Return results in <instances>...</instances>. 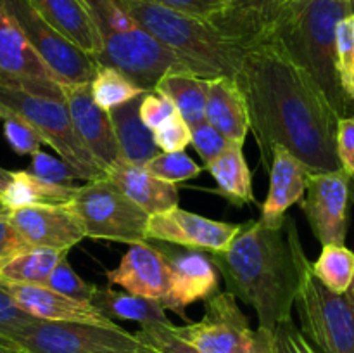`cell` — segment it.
Instances as JSON below:
<instances>
[{
	"label": "cell",
	"mask_w": 354,
	"mask_h": 353,
	"mask_svg": "<svg viewBox=\"0 0 354 353\" xmlns=\"http://www.w3.org/2000/svg\"><path fill=\"white\" fill-rule=\"evenodd\" d=\"M235 78L266 172L277 145L296 156L310 173L342 170L335 144L341 118L279 42L261 37L245 44Z\"/></svg>",
	"instance_id": "cell-1"
},
{
	"label": "cell",
	"mask_w": 354,
	"mask_h": 353,
	"mask_svg": "<svg viewBox=\"0 0 354 353\" xmlns=\"http://www.w3.org/2000/svg\"><path fill=\"white\" fill-rule=\"evenodd\" d=\"M228 293L254 308L259 329L273 334L290 317L308 256L290 217L282 227L248 221L225 251L206 253Z\"/></svg>",
	"instance_id": "cell-2"
},
{
	"label": "cell",
	"mask_w": 354,
	"mask_h": 353,
	"mask_svg": "<svg viewBox=\"0 0 354 353\" xmlns=\"http://www.w3.org/2000/svg\"><path fill=\"white\" fill-rule=\"evenodd\" d=\"M354 12L351 0H287L263 37H272L290 59L311 76L339 118H346L351 100L337 73L335 28Z\"/></svg>",
	"instance_id": "cell-3"
},
{
	"label": "cell",
	"mask_w": 354,
	"mask_h": 353,
	"mask_svg": "<svg viewBox=\"0 0 354 353\" xmlns=\"http://www.w3.org/2000/svg\"><path fill=\"white\" fill-rule=\"evenodd\" d=\"M118 3L196 75L207 80L237 75L245 45L209 21L151 0Z\"/></svg>",
	"instance_id": "cell-4"
},
{
	"label": "cell",
	"mask_w": 354,
	"mask_h": 353,
	"mask_svg": "<svg viewBox=\"0 0 354 353\" xmlns=\"http://www.w3.org/2000/svg\"><path fill=\"white\" fill-rule=\"evenodd\" d=\"M102 42L99 66L123 71L145 92L171 71H190L185 62L149 35L118 0H82Z\"/></svg>",
	"instance_id": "cell-5"
},
{
	"label": "cell",
	"mask_w": 354,
	"mask_h": 353,
	"mask_svg": "<svg viewBox=\"0 0 354 353\" xmlns=\"http://www.w3.org/2000/svg\"><path fill=\"white\" fill-rule=\"evenodd\" d=\"M16 114L35 128L44 144H48L62 161L68 163L80 179H104L106 172L90 156L76 135L64 99L40 96L0 83V116Z\"/></svg>",
	"instance_id": "cell-6"
},
{
	"label": "cell",
	"mask_w": 354,
	"mask_h": 353,
	"mask_svg": "<svg viewBox=\"0 0 354 353\" xmlns=\"http://www.w3.org/2000/svg\"><path fill=\"white\" fill-rule=\"evenodd\" d=\"M301 332L318 353H354V279L344 293L325 287L308 260L294 300Z\"/></svg>",
	"instance_id": "cell-7"
},
{
	"label": "cell",
	"mask_w": 354,
	"mask_h": 353,
	"mask_svg": "<svg viewBox=\"0 0 354 353\" xmlns=\"http://www.w3.org/2000/svg\"><path fill=\"white\" fill-rule=\"evenodd\" d=\"M173 332L201 353H270L273 334L252 329L232 293H216L206 301L197 322L173 325Z\"/></svg>",
	"instance_id": "cell-8"
},
{
	"label": "cell",
	"mask_w": 354,
	"mask_h": 353,
	"mask_svg": "<svg viewBox=\"0 0 354 353\" xmlns=\"http://www.w3.org/2000/svg\"><path fill=\"white\" fill-rule=\"evenodd\" d=\"M90 239L135 242L147 241L149 213L124 196L107 176L80 185L69 203Z\"/></svg>",
	"instance_id": "cell-9"
},
{
	"label": "cell",
	"mask_w": 354,
	"mask_h": 353,
	"mask_svg": "<svg viewBox=\"0 0 354 353\" xmlns=\"http://www.w3.org/2000/svg\"><path fill=\"white\" fill-rule=\"evenodd\" d=\"M0 343L21 350L23 353H92L99 350L156 353L142 345L135 334L121 327L109 329L80 322L41 318Z\"/></svg>",
	"instance_id": "cell-10"
},
{
	"label": "cell",
	"mask_w": 354,
	"mask_h": 353,
	"mask_svg": "<svg viewBox=\"0 0 354 353\" xmlns=\"http://www.w3.org/2000/svg\"><path fill=\"white\" fill-rule=\"evenodd\" d=\"M2 7L16 19L41 61L62 83L92 82L99 69L95 59L45 23L28 0H3Z\"/></svg>",
	"instance_id": "cell-11"
},
{
	"label": "cell",
	"mask_w": 354,
	"mask_h": 353,
	"mask_svg": "<svg viewBox=\"0 0 354 353\" xmlns=\"http://www.w3.org/2000/svg\"><path fill=\"white\" fill-rule=\"evenodd\" d=\"M351 176L344 170L328 173H310L306 180V197L301 208L308 218L311 232L322 246H344L348 234Z\"/></svg>",
	"instance_id": "cell-12"
},
{
	"label": "cell",
	"mask_w": 354,
	"mask_h": 353,
	"mask_svg": "<svg viewBox=\"0 0 354 353\" xmlns=\"http://www.w3.org/2000/svg\"><path fill=\"white\" fill-rule=\"evenodd\" d=\"M244 224H227L175 206L161 213L149 215L147 239L185 246L204 253L225 251Z\"/></svg>",
	"instance_id": "cell-13"
},
{
	"label": "cell",
	"mask_w": 354,
	"mask_h": 353,
	"mask_svg": "<svg viewBox=\"0 0 354 353\" xmlns=\"http://www.w3.org/2000/svg\"><path fill=\"white\" fill-rule=\"evenodd\" d=\"M62 93L76 135L97 165L107 172L123 159L109 113L93 102L90 82L62 83Z\"/></svg>",
	"instance_id": "cell-14"
},
{
	"label": "cell",
	"mask_w": 354,
	"mask_h": 353,
	"mask_svg": "<svg viewBox=\"0 0 354 353\" xmlns=\"http://www.w3.org/2000/svg\"><path fill=\"white\" fill-rule=\"evenodd\" d=\"M7 218L30 248L69 251L86 237L78 215L69 204H31L10 210Z\"/></svg>",
	"instance_id": "cell-15"
},
{
	"label": "cell",
	"mask_w": 354,
	"mask_h": 353,
	"mask_svg": "<svg viewBox=\"0 0 354 353\" xmlns=\"http://www.w3.org/2000/svg\"><path fill=\"white\" fill-rule=\"evenodd\" d=\"M169 265L168 293L159 303L189 322L185 310L197 301H207L218 293V270L209 256L199 249L171 251L166 249Z\"/></svg>",
	"instance_id": "cell-16"
},
{
	"label": "cell",
	"mask_w": 354,
	"mask_h": 353,
	"mask_svg": "<svg viewBox=\"0 0 354 353\" xmlns=\"http://www.w3.org/2000/svg\"><path fill=\"white\" fill-rule=\"evenodd\" d=\"M111 284L135 296L161 301L168 293L169 265L162 249L147 241L130 244L120 265L106 273Z\"/></svg>",
	"instance_id": "cell-17"
},
{
	"label": "cell",
	"mask_w": 354,
	"mask_h": 353,
	"mask_svg": "<svg viewBox=\"0 0 354 353\" xmlns=\"http://www.w3.org/2000/svg\"><path fill=\"white\" fill-rule=\"evenodd\" d=\"M2 284L24 311L41 320L80 322V324H92L109 329L120 327L116 322L97 310L90 301L75 300V298L64 296L48 287L35 286V284Z\"/></svg>",
	"instance_id": "cell-18"
},
{
	"label": "cell",
	"mask_w": 354,
	"mask_h": 353,
	"mask_svg": "<svg viewBox=\"0 0 354 353\" xmlns=\"http://www.w3.org/2000/svg\"><path fill=\"white\" fill-rule=\"evenodd\" d=\"M268 175V196L263 203L259 221L268 227H282L287 218V210L304 197L310 172L296 156L277 145L273 147Z\"/></svg>",
	"instance_id": "cell-19"
},
{
	"label": "cell",
	"mask_w": 354,
	"mask_h": 353,
	"mask_svg": "<svg viewBox=\"0 0 354 353\" xmlns=\"http://www.w3.org/2000/svg\"><path fill=\"white\" fill-rule=\"evenodd\" d=\"M3 80H40L62 83L57 75L41 61L16 19L0 6V82Z\"/></svg>",
	"instance_id": "cell-20"
},
{
	"label": "cell",
	"mask_w": 354,
	"mask_h": 353,
	"mask_svg": "<svg viewBox=\"0 0 354 353\" xmlns=\"http://www.w3.org/2000/svg\"><path fill=\"white\" fill-rule=\"evenodd\" d=\"M204 121L228 141L244 144L251 130V121L245 97L235 76H216L209 80Z\"/></svg>",
	"instance_id": "cell-21"
},
{
	"label": "cell",
	"mask_w": 354,
	"mask_h": 353,
	"mask_svg": "<svg viewBox=\"0 0 354 353\" xmlns=\"http://www.w3.org/2000/svg\"><path fill=\"white\" fill-rule=\"evenodd\" d=\"M106 176L145 213L156 215L178 206V189L145 170L121 159L106 172Z\"/></svg>",
	"instance_id": "cell-22"
},
{
	"label": "cell",
	"mask_w": 354,
	"mask_h": 353,
	"mask_svg": "<svg viewBox=\"0 0 354 353\" xmlns=\"http://www.w3.org/2000/svg\"><path fill=\"white\" fill-rule=\"evenodd\" d=\"M35 12L69 42L97 59L102 42L82 0H28Z\"/></svg>",
	"instance_id": "cell-23"
},
{
	"label": "cell",
	"mask_w": 354,
	"mask_h": 353,
	"mask_svg": "<svg viewBox=\"0 0 354 353\" xmlns=\"http://www.w3.org/2000/svg\"><path fill=\"white\" fill-rule=\"evenodd\" d=\"M144 96L145 92L138 93L128 102L107 111L121 156L124 161L138 166H144L149 159L161 152L154 142V132L145 127L140 120L138 111H140V102Z\"/></svg>",
	"instance_id": "cell-24"
},
{
	"label": "cell",
	"mask_w": 354,
	"mask_h": 353,
	"mask_svg": "<svg viewBox=\"0 0 354 353\" xmlns=\"http://www.w3.org/2000/svg\"><path fill=\"white\" fill-rule=\"evenodd\" d=\"M286 2L287 0H223L225 12L214 26L245 45L268 31Z\"/></svg>",
	"instance_id": "cell-25"
},
{
	"label": "cell",
	"mask_w": 354,
	"mask_h": 353,
	"mask_svg": "<svg viewBox=\"0 0 354 353\" xmlns=\"http://www.w3.org/2000/svg\"><path fill=\"white\" fill-rule=\"evenodd\" d=\"M242 147L244 144L230 141L227 149L216 159L204 166L216 182L214 192L239 208L254 203L252 173L245 161Z\"/></svg>",
	"instance_id": "cell-26"
},
{
	"label": "cell",
	"mask_w": 354,
	"mask_h": 353,
	"mask_svg": "<svg viewBox=\"0 0 354 353\" xmlns=\"http://www.w3.org/2000/svg\"><path fill=\"white\" fill-rule=\"evenodd\" d=\"M156 92L162 93L175 104L180 116L190 128L204 121L209 80L192 71L166 73L154 87Z\"/></svg>",
	"instance_id": "cell-27"
},
{
	"label": "cell",
	"mask_w": 354,
	"mask_h": 353,
	"mask_svg": "<svg viewBox=\"0 0 354 353\" xmlns=\"http://www.w3.org/2000/svg\"><path fill=\"white\" fill-rule=\"evenodd\" d=\"M90 303L102 311L107 318H121V320H133L140 325L149 324H171L166 317V310L161 303L149 298L135 296L130 293H121L113 287H93Z\"/></svg>",
	"instance_id": "cell-28"
},
{
	"label": "cell",
	"mask_w": 354,
	"mask_h": 353,
	"mask_svg": "<svg viewBox=\"0 0 354 353\" xmlns=\"http://www.w3.org/2000/svg\"><path fill=\"white\" fill-rule=\"evenodd\" d=\"M76 185H55L37 179L28 170L10 172V180L2 194L9 210L31 204H69L75 197Z\"/></svg>",
	"instance_id": "cell-29"
},
{
	"label": "cell",
	"mask_w": 354,
	"mask_h": 353,
	"mask_svg": "<svg viewBox=\"0 0 354 353\" xmlns=\"http://www.w3.org/2000/svg\"><path fill=\"white\" fill-rule=\"evenodd\" d=\"M68 256L64 249L28 248L10 256L0 266V282L45 286L52 270Z\"/></svg>",
	"instance_id": "cell-30"
},
{
	"label": "cell",
	"mask_w": 354,
	"mask_h": 353,
	"mask_svg": "<svg viewBox=\"0 0 354 353\" xmlns=\"http://www.w3.org/2000/svg\"><path fill=\"white\" fill-rule=\"evenodd\" d=\"M313 275L334 293H344L354 279V253L346 246L327 244L311 263Z\"/></svg>",
	"instance_id": "cell-31"
},
{
	"label": "cell",
	"mask_w": 354,
	"mask_h": 353,
	"mask_svg": "<svg viewBox=\"0 0 354 353\" xmlns=\"http://www.w3.org/2000/svg\"><path fill=\"white\" fill-rule=\"evenodd\" d=\"M90 90H92L93 102L104 111L113 109L137 97L138 93L145 92L135 85L123 71L113 66H99L95 76L90 82Z\"/></svg>",
	"instance_id": "cell-32"
},
{
	"label": "cell",
	"mask_w": 354,
	"mask_h": 353,
	"mask_svg": "<svg viewBox=\"0 0 354 353\" xmlns=\"http://www.w3.org/2000/svg\"><path fill=\"white\" fill-rule=\"evenodd\" d=\"M337 73L346 97L354 104V12L342 17L335 28Z\"/></svg>",
	"instance_id": "cell-33"
},
{
	"label": "cell",
	"mask_w": 354,
	"mask_h": 353,
	"mask_svg": "<svg viewBox=\"0 0 354 353\" xmlns=\"http://www.w3.org/2000/svg\"><path fill=\"white\" fill-rule=\"evenodd\" d=\"M145 170L151 172L158 179L165 180L169 183L185 182V180L196 179L201 175L203 166L197 165L190 156H187L183 151L176 152H159L152 159L145 163Z\"/></svg>",
	"instance_id": "cell-34"
},
{
	"label": "cell",
	"mask_w": 354,
	"mask_h": 353,
	"mask_svg": "<svg viewBox=\"0 0 354 353\" xmlns=\"http://www.w3.org/2000/svg\"><path fill=\"white\" fill-rule=\"evenodd\" d=\"M173 324H149L140 325L135 338L156 353H201L190 343L173 332Z\"/></svg>",
	"instance_id": "cell-35"
},
{
	"label": "cell",
	"mask_w": 354,
	"mask_h": 353,
	"mask_svg": "<svg viewBox=\"0 0 354 353\" xmlns=\"http://www.w3.org/2000/svg\"><path fill=\"white\" fill-rule=\"evenodd\" d=\"M45 287L55 291V293H61L64 296L75 298L80 301H90L93 294V287L95 284L86 282L85 279L78 275L75 272L71 265L68 262V256L64 260L59 262V265L52 270V273L48 275Z\"/></svg>",
	"instance_id": "cell-36"
},
{
	"label": "cell",
	"mask_w": 354,
	"mask_h": 353,
	"mask_svg": "<svg viewBox=\"0 0 354 353\" xmlns=\"http://www.w3.org/2000/svg\"><path fill=\"white\" fill-rule=\"evenodd\" d=\"M28 172L37 179L45 180L48 183H55V185H73V180L80 179L78 173L68 163L62 161L61 158L47 154L41 149L31 154V165Z\"/></svg>",
	"instance_id": "cell-37"
},
{
	"label": "cell",
	"mask_w": 354,
	"mask_h": 353,
	"mask_svg": "<svg viewBox=\"0 0 354 353\" xmlns=\"http://www.w3.org/2000/svg\"><path fill=\"white\" fill-rule=\"evenodd\" d=\"M3 120V135H6L7 144L10 145L16 154L26 156L33 154L41 147L44 141L40 135L35 132L33 127L21 120L16 114L6 113L0 116Z\"/></svg>",
	"instance_id": "cell-38"
},
{
	"label": "cell",
	"mask_w": 354,
	"mask_h": 353,
	"mask_svg": "<svg viewBox=\"0 0 354 353\" xmlns=\"http://www.w3.org/2000/svg\"><path fill=\"white\" fill-rule=\"evenodd\" d=\"M154 142L161 152L183 151L192 142V128L185 123L180 113H175L154 130Z\"/></svg>",
	"instance_id": "cell-39"
},
{
	"label": "cell",
	"mask_w": 354,
	"mask_h": 353,
	"mask_svg": "<svg viewBox=\"0 0 354 353\" xmlns=\"http://www.w3.org/2000/svg\"><path fill=\"white\" fill-rule=\"evenodd\" d=\"M38 318L24 311L0 282V341L9 339Z\"/></svg>",
	"instance_id": "cell-40"
},
{
	"label": "cell",
	"mask_w": 354,
	"mask_h": 353,
	"mask_svg": "<svg viewBox=\"0 0 354 353\" xmlns=\"http://www.w3.org/2000/svg\"><path fill=\"white\" fill-rule=\"evenodd\" d=\"M270 353H318L315 346L304 338L301 329L294 324L292 317H287L277 324L272 338Z\"/></svg>",
	"instance_id": "cell-41"
},
{
	"label": "cell",
	"mask_w": 354,
	"mask_h": 353,
	"mask_svg": "<svg viewBox=\"0 0 354 353\" xmlns=\"http://www.w3.org/2000/svg\"><path fill=\"white\" fill-rule=\"evenodd\" d=\"M228 142L230 141L227 137H223L216 128H213L206 121L192 128V142L190 144L194 145L199 158L203 159L204 166L216 159L227 149Z\"/></svg>",
	"instance_id": "cell-42"
},
{
	"label": "cell",
	"mask_w": 354,
	"mask_h": 353,
	"mask_svg": "<svg viewBox=\"0 0 354 353\" xmlns=\"http://www.w3.org/2000/svg\"><path fill=\"white\" fill-rule=\"evenodd\" d=\"M138 113H140L142 123L154 132L158 130L166 120H169L173 114L178 113V111H176L175 104H173L168 97L156 92V90H151V92H145Z\"/></svg>",
	"instance_id": "cell-43"
},
{
	"label": "cell",
	"mask_w": 354,
	"mask_h": 353,
	"mask_svg": "<svg viewBox=\"0 0 354 353\" xmlns=\"http://www.w3.org/2000/svg\"><path fill=\"white\" fill-rule=\"evenodd\" d=\"M151 2L173 7V9L192 14V16L206 19L213 24H216L221 14L225 12L223 0H151Z\"/></svg>",
	"instance_id": "cell-44"
},
{
	"label": "cell",
	"mask_w": 354,
	"mask_h": 353,
	"mask_svg": "<svg viewBox=\"0 0 354 353\" xmlns=\"http://www.w3.org/2000/svg\"><path fill=\"white\" fill-rule=\"evenodd\" d=\"M335 144H337V156L342 170L349 175H354V116L339 120Z\"/></svg>",
	"instance_id": "cell-45"
},
{
	"label": "cell",
	"mask_w": 354,
	"mask_h": 353,
	"mask_svg": "<svg viewBox=\"0 0 354 353\" xmlns=\"http://www.w3.org/2000/svg\"><path fill=\"white\" fill-rule=\"evenodd\" d=\"M9 217V215H7ZM0 217V260H7L10 256L17 255V253L24 251L30 246L21 239L16 228L10 225L9 218Z\"/></svg>",
	"instance_id": "cell-46"
},
{
	"label": "cell",
	"mask_w": 354,
	"mask_h": 353,
	"mask_svg": "<svg viewBox=\"0 0 354 353\" xmlns=\"http://www.w3.org/2000/svg\"><path fill=\"white\" fill-rule=\"evenodd\" d=\"M9 180H10V172H9V175H0V196H2L3 190H6Z\"/></svg>",
	"instance_id": "cell-47"
},
{
	"label": "cell",
	"mask_w": 354,
	"mask_h": 353,
	"mask_svg": "<svg viewBox=\"0 0 354 353\" xmlns=\"http://www.w3.org/2000/svg\"><path fill=\"white\" fill-rule=\"evenodd\" d=\"M0 353H23V352L17 348H12V346H7V345H2V343H0Z\"/></svg>",
	"instance_id": "cell-48"
},
{
	"label": "cell",
	"mask_w": 354,
	"mask_h": 353,
	"mask_svg": "<svg viewBox=\"0 0 354 353\" xmlns=\"http://www.w3.org/2000/svg\"><path fill=\"white\" fill-rule=\"evenodd\" d=\"M10 213V210L9 208H7V204L3 203V199H2V196H0V217H7V215Z\"/></svg>",
	"instance_id": "cell-49"
},
{
	"label": "cell",
	"mask_w": 354,
	"mask_h": 353,
	"mask_svg": "<svg viewBox=\"0 0 354 353\" xmlns=\"http://www.w3.org/2000/svg\"><path fill=\"white\" fill-rule=\"evenodd\" d=\"M92 353H140V352H127V350H99Z\"/></svg>",
	"instance_id": "cell-50"
},
{
	"label": "cell",
	"mask_w": 354,
	"mask_h": 353,
	"mask_svg": "<svg viewBox=\"0 0 354 353\" xmlns=\"http://www.w3.org/2000/svg\"><path fill=\"white\" fill-rule=\"evenodd\" d=\"M0 175H9V172H7V170H3V168H0Z\"/></svg>",
	"instance_id": "cell-51"
},
{
	"label": "cell",
	"mask_w": 354,
	"mask_h": 353,
	"mask_svg": "<svg viewBox=\"0 0 354 353\" xmlns=\"http://www.w3.org/2000/svg\"><path fill=\"white\" fill-rule=\"evenodd\" d=\"M3 262H6V260H0V266H2V263H3Z\"/></svg>",
	"instance_id": "cell-52"
},
{
	"label": "cell",
	"mask_w": 354,
	"mask_h": 353,
	"mask_svg": "<svg viewBox=\"0 0 354 353\" xmlns=\"http://www.w3.org/2000/svg\"><path fill=\"white\" fill-rule=\"evenodd\" d=\"M2 2H3V0H0V6H2Z\"/></svg>",
	"instance_id": "cell-53"
},
{
	"label": "cell",
	"mask_w": 354,
	"mask_h": 353,
	"mask_svg": "<svg viewBox=\"0 0 354 353\" xmlns=\"http://www.w3.org/2000/svg\"><path fill=\"white\" fill-rule=\"evenodd\" d=\"M351 2H353V0H351ZM353 3H354V2H353Z\"/></svg>",
	"instance_id": "cell-54"
},
{
	"label": "cell",
	"mask_w": 354,
	"mask_h": 353,
	"mask_svg": "<svg viewBox=\"0 0 354 353\" xmlns=\"http://www.w3.org/2000/svg\"><path fill=\"white\" fill-rule=\"evenodd\" d=\"M353 2H354V0H353Z\"/></svg>",
	"instance_id": "cell-55"
}]
</instances>
